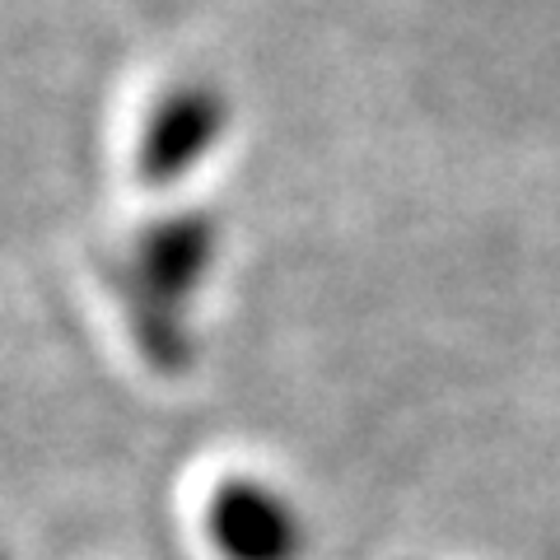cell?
Segmentation results:
<instances>
[{"instance_id":"1","label":"cell","mask_w":560,"mask_h":560,"mask_svg":"<svg viewBox=\"0 0 560 560\" xmlns=\"http://www.w3.org/2000/svg\"><path fill=\"white\" fill-rule=\"evenodd\" d=\"M220 253V224L210 210H173L136 234L117 267V294L140 360L160 378H187L197 364L191 304Z\"/></svg>"},{"instance_id":"2","label":"cell","mask_w":560,"mask_h":560,"mask_svg":"<svg viewBox=\"0 0 560 560\" xmlns=\"http://www.w3.org/2000/svg\"><path fill=\"white\" fill-rule=\"evenodd\" d=\"M206 537L220 560H304L308 551L300 504L261 477H224L210 490Z\"/></svg>"},{"instance_id":"3","label":"cell","mask_w":560,"mask_h":560,"mask_svg":"<svg viewBox=\"0 0 560 560\" xmlns=\"http://www.w3.org/2000/svg\"><path fill=\"white\" fill-rule=\"evenodd\" d=\"M230 131V98L215 84L191 80L168 90L150 108L136 145V178L145 187H173L215 150V140Z\"/></svg>"},{"instance_id":"4","label":"cell","mask_w":560,"mask_h":560,"mask_svg":"<svg viewBox=\"0 0 560 560\" xmlns=\"http://www.w3.org/2000/svg\"><path fill=\"white\" fill-rule=\"evenodd\" d=\"M0 560H10V551H5V547H0Z\"/></svg>"}]
</instances>
